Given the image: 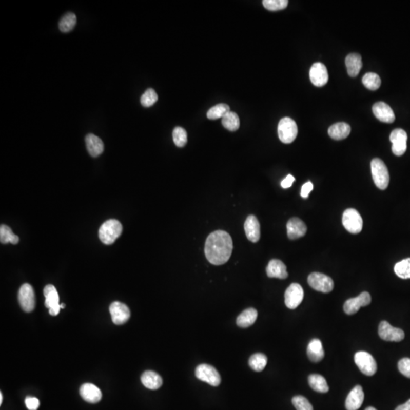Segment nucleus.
Returning a JSON list of instances; mask_svg holds the SVG:
<instances>
[{"instance_id":"15","label":"nucleus","mask_w":410,"mask_h":410,"mask_svg":"<svg viewBox=\"0 0 410 410\" xmlns=\"http://www.w3.org/2000/svg\"><path fill=\"white\" fill-rule=\"evenodd\" d=\"M112 321L116 325H122L127 322L130 318L131 313L126 304L120 302H112L110 306Z\"/></svg>"},{"instance_id":"22","label":"nucleus","mask_w":410,"mask_h":410,"mask_svg":"<svg viewBox=\"0 0 410 410\" xmlns=\"http://www.w3.org/2000/svg\"><path fill=\"white\" fill-rule=\"evenodd\" d=\"M267 276L270 278H278V279H286L288 277L286 266L285 265L283 261L278 259H273L270 261L267 265Z\"/></svg>"},{"instance_id":"11","label":"nucleus","mask_w":410,"mask_h":410,"mask_svg":"<svg viewBox=\"0 0 410 410\" xmlns=\"http://www.w3.org/2000/svg\"><path fill=\"white\" fill-rule=\"evenodd\" d=\"M378 335L385 341L400 342L404 339L405 334L403 330L393 327L387 321L380 323Z\"/></svg>"},{"instance_id":"32","label":"nucleus","mask_w":410,"mask_h":410,"mask_svg":"<svg viewBox=\"0 0 410 410\" xmlns=\"http://www.w3.org/2000/svg\"><path fill=\"white\" fill-rule=\"evenodd\" d=\"M0 241L2 243H12L13 245L18 244L19 238L18 236L13 233L10 227L6 225H1L0 227Z\"/></svg>"},{"instance_id":"3","label":"nucleus","mask_w":410,"mask_h":410,"mask_svg":"<svg viewBox=\"0 0 410 410\" xmlns=\"http://www.w3.org/2000/svg\"><path fill=\"white\" fill-rule=\"evenodd\" d=\"M371 169L375 186L380 189H386L390 182V175L384 161L379 158H375L372 161Z\"/></svg>"},{"instance_id":"23","label":"nucleus","mask_w":410,"mask_h":410,"mask_svg":"<svg viewBox=\"0 0 410 410\" xmlns=\"http://www.w3.org/2000/svg\"><path fill=\"white\" fill-rule=\"evenodd\" d=\"M87 150L93 158L100 156L104 152V145L103 141L93 134H88L85 138Z\"/></svg>"},{"instance_id":"20","label":"nucleus","mask_w":410,"mask_h":410,"mask_svg":"<svg viewBox=\"0 0 410 410\" xmlns=\"http://www.w3.org/2000/svg\"><path fill=\"white\" fill-rule=\"evenodd\" d=\"M287 235L290 240H297L304 237L307 232L306 225L299 218H294L286 225Z\"/></svg>"},{"instance_id":"19","label":"nucleus","mask_w":410,"mask_h":410,"mask_svg":"<svg viewBox=\"0 0 410 410\" xmlns=\"http://www.w3.org/2000/svg\"><path fill=\"white\" fill-rule=\"evenodd\" d=\"M365 399L362 387L360 385L356 386L346 397V408L347 410H358L362 406Z\"/></svg>"},{"instance_id":"4","label":"nucleus","mask_w":410,"mask_h":410,"mask_svg":"<svg viewBox=\"0 0 410 410\" xmlns=\"http://www.w3.org/2000/svg\"><path fill=\"white\" fill-rule=\"evenodd\" d=\"M280 140L284 144H290L294 142L298 134V127L292 119L285 117L281 119L278 128Z\"/></svg>"},{"instance_id":"13","label":"nucleus","mask_w":410,"mask_h":410,"mask_svg":"<svg viewBox=\"0 0 410 410\" xmlns=\"http://www.w3.org/2000/svg\"><path fill=\"white\" fill-rule=\"evenodd\" d=\"M44 294L46 299L45 306L49 308V313L51 316H57L60 313L61 306L56 287L53 285H47L44 288Z\"/></svg>"},{"instance_id":"46","label":"nucleus","mask_w":410,"mask_h":410,"mask_svg":"<svg viewBox=\"0 0 410 410\" xmlns=\"http://www.w3.org/2000/svg\"><path fill=\"white\" fill-rule=\"evenodd\" d=\"M3 394H2V393H0V404H2V403H3Z\"/></svg>"},{"instance_id":"41","label":"nucleus","mask_w":410,"mask_h":410,"mask_svg":"<svg viewBox=\"0 0 410 410\" xmlns=\"http://www.w3.org/2000/svg\"><path fill=\"white\" fill-rule=\"evenodd\" d=\"M398 369L402 375H404L406 378H410V359L409 358H403L398 362Z\"/></svg>"},{"instance_id":"44","label":"nucleus","mask_w":410,"mask_h":410,"mask_svg":"<svg viewBox=\"0 0 410 410\" xmlns=\"http://www.w3.org/2000/svg\"><path fill=\"white\" fill-rule=\"evenodd\" d=\"M295 181V178L292 175H288L283 181L281 182V186L283 188H288L292 186V183Z\"/></svg>"},{"instance_id":"21","label":"nucleus","mask_w":410,"mask_h":410,"mask_svg":"<svg viewBox=\"0 0 410 410\" xmlns=\"http://www.w3.org/2000/svg\"><path fill=\"white\" fill-rule=\"evenodd\" d=\"M80 395L85 401L90 403H98L102 399L101 391L91 383H86L81 387Z\"/></svg>"},{"instance_id":"25","label":"nucleus","mask_w":410,"mask_h":410,"mask_svg":"<svg viewBox=\"0 0 410 410\" xmlns=\"http://www.w3.org/2000/svg\"><path fill=\"white\" fill-rule=\"evenodd\" d=\"M142 384L150 390H158L162 386L163 379L158 373L153 371H146L141 378Z\"/></svg>"},{"instance_id":"7","label":"nucleus","mask_w":410,"mask_h":410,"mask_svg":"<svg viewBox=\"0 0 410 410\" xmlns=\"http://www.w3.org/2000/svg\"><path fill=\"white\" fill-rule=\"evenodd\" d=\"M355 362L364 375L373 376L377 372V363L373 356L365 351H359L354 356Z\"/></svg>"},{"instance_id":"37","label":"nucleus","mask_w":410,"mask_h":410,"mask_svg":"<svg viewBox=\"0 0 410 410\" xmlns=\"http://www.w3.org/2000/svg\"><path fill=\"white\" fill-rule=\"evenodd\" d=\"M174 143L179 148H183L187 143V132L182 127H175L172 131Z\"/></svg>"},{"instance_id":"39","label":"nucleus","mask_w":410,"mask_h":410,"mask_svg":"<svg viewBox=\"0 0 410 410\" xmlns=\"http://www.w3.org/2000/svg\"><path fill=\"white\" fill-rule=\"evenodd\" d=\"M158 96L154 90L148 88L141 97V104L143 107H150L158 101Z\"/></svg>"},{"instance_id":"48","label":"nucleus","mask_w":410,"mask_h":410,"mask_svg":"<svg viewBox=\"0 0 410 410\" xmlns=\"http://www.w3.org/2000/svg\"><path fill=\"white\" fill-rule=\"evenodd\" d=\"M60 306H61V308H64L65 307H66V305H65V304H61V305H60Z\"/></svg>"},{"instance_id":"8","label":"nucleus","mask_w":410,"mask_h":410,"mask_svg":"<svg viewBox=\"0 0 410 410\" xmlns=\"http://www.w3.org/2000/svg\"><path fill=\"white\" fill-rule=\"evenodd\" d=\"M342 221L345 229L350 233L358 234L362 231L363 221L360 213L355 209L349 208L345 210Z\"/></svg>"},{"instance_id":"5","label":"nucleus","mask_w":410,"mask_h":410,"mask_svg":"<svg viewBox=\"0 0 410 410\" xmlns=\"http://www.w3.org/2000/svg\"><path fill=\"white\" fill-rule=\"evenodd\" d=\"M198 379L207 383L213 387H218L221 382V375L214 367L207 364H201L196 368Z\"/></svg>"},{"instance_id":"18","label":"nucleus","mask_w":410,"mask_h":410,"mask_svg":"<svg viewBox=\"0 0 410 410\" xmlns=\"http://www.w3.org/2000/svg\"><path fill=\"white\" fill-rule=\"evenodd\" d=\"M244 228L247 238L249 241L257 243L260 240V224L256 216L254 215L248 216L245 221Z\"/></svg>"},{"instance_id":"12","label":"nucleus","mask_w":410,"mask_h":410,"mask_svg":"<svg viewBox=\"0 0 410 410\" xmlns=\"http://www.w3.org/2000/svg\"><path fill=\"white\" fill-rule=\"evenodd\" d=\"M407 134L401 129H394L390 135L392 143V151L396 156L404 154L407 148Z\"/></svg>"},{"instance_id":"17","label":"nucleus","mask_w":410,"mask_h":410,"mask_svg":"<svg viewBox=\"0 0 410 410\" xmlns=\"http://www.w3.org/2000/svg\"><path fill=\"white\" fill-rule=\"evenodd\" d=\"M373 111L375 116L381 122L392 123L395 121V115L392 107L384 102H378L374 104Z\"/></svg>"},{"instance_id":"27","label":"nucleus","mask_w":410,"mask_h":410,"mask_svg":"<svg viewBox=\"0 0 410 410\" xmlns=\"http://www.w3.org/2000/svg\"><path fill=\"white\" fill-rule=\"evenodd\" d=\"M346 66L348 75L356 77L359 75L362 67V57L358 53H350L346 58Z\"/></svg>"},{"instance_id":"47","label":"nucleus","mask_w":410,"mask_h":410,"mask_svg":"<svg viewBox=\"0 0 410 410\" xmlns=\"http://www.w3.org/2000/svg\"><path fill=\"white\" fill-rule=\"evenodd\" d=\"M365 410H377L375 408L373 407V406H369V407L366 408Z\"/></svg>"},{"instance_id":"42","label":"nucleus","mask_w":410,"mask_h":410,"mask_svg":"<svg viewBox=\"0 0 410 410\" xmlns=\"http://www.w3.org/2000/svg\"><path fill=\"white\" fill-rule=\"evenodd\" d=\"M25 405L29 410H37L40 406V401L37 398L28 397L25 399Z\"/></svg>"},{"instance_id":"29","label":"nucleus","mask_w":410,"mask_h":410,"mask_svg":"<svg viewBox=\"0 0 410 410\" xmlns=\"http://www.w3.org/2000/svg\"><path fill=\"white\" fill-rule=\"evenodd\" d=\"M308 384L310 387L318 393H327L329 392L328 384L322 375L313 374L308 376Z\"/></svg>"},{"instance_id":"10","label":"nucleus","mask_w":410,"mask_h":410,"mask_svg":"<svg viewBox=\"0 0 410 410\" xmlns=\"http://www.w3.org/2000/svg\"><path fill=\"white\" fill-rule=\"evenodd\" d=\"M285 304L289 309H295L302 303L304 291L299 283H292L285 292Z\"/></svg>"},{"instance_id":"9","label":"nucleus","mask_w":410,"mask_h":410,"mask_svg":"<svg viewBox=\"0 0 410 410\" xmlns=\"http://www.w3.org/2000/svg\"><path fill=\"white\" fill-rule=\"evenodd\" d=\"M18 299L20 306L26 313H31L35 308V294L31 285L25 283L21 286Z\"/></svg>"},{"instance_id":"38","label":"nucleus","mask_w":410,"mask_h":410,"mask_svg":"<svg viewBox=\"0 0 410 410\" xmlns=\"http://www.w3.org/2000/svg\"><path fill=\"white\" fill-rule=\"evenodd\" d=\"M263 6L266 9L272 12L283 10L288 6L287 0H264Z\"/></svg>"},{"instance_id":"28","label":"nucleus","mask_w":410,"mask_h":410,"mask_svg":"<svg viewBox=\"0 0 410 410\" xmlns=\"http://www.w3.org/2000/svg\"><path fill=\"white\" fill-rule=\"evenodd\" d=\"M258 318L257 310L253 308H247L243 311L237 319V324L239 327L246 328L255 324Z\"/></svg>"},{"instance_id":"2","label":"nucleus","mask_w":410,"mask_h":410,"mask_svg":"<svg viewBox=\"0 0 410 410\" xmlns=\"http://www.w3.org/2000/svg\"><path fill=\"white\" fill-rule=\"evenodd\" d=\"M123 226L116 220H109L106 221L99 229V238L103 243L111 245L121 236Z\"/></svg>"},{"instance_id":"16","label":"nucleus","mask_w":410,"mask_h":410,"mask_svg":"<svg viewBox=\"0 0 410 410\" xmlns=\"http://www.w3.org/2000/svg\"><path fill=\"white\" fill-rule=\"evenodd\" d=\"M309 76L311 83L316 87L324 86L328 82L327 68L321 63H316L313 65L310 69Z\"/></svg>"},{"instance_id":"45","label":"nucleus","mask_w":410,"mask_h":410,"mask_svg":"<svg viewBox=\"0 0 410 410\" xmlns=\"http://www.w3.org/2000/svg\"><path fill=\"white\" fill-rule=\"evenodd\" d=\"M395 410H410V399L404 404L399 406Z\"/></svg>"},{"instance_id":"36","label":"nucleus","mask_w":410,"mask_h":410,"mask_svg":"<svg viewBox=\"0 0 410 410\" xmlns=\"http://www.w3.org/2000/svg\"><path fill=\"white\" fill-rule=\"evenodd\" d=\"M362 83L368 89L375 91L381 86V80L379 75L373 72H368L362 77Z\"/></svg>"},{"instance_id":"30","label":"nucleus","mask_w":410,"mask_h":410,"mask_svg":"<svg viewBox=\"0 0 410 410\" xmlns=\"http://www.w3.org/2000/svg\"><path fill=\"white\" fill-rule=\"evenodd\" d=\"M77 23L76 15L72 12L66 14L58 23V28L63 33L70 32L75 28Z\"/></svg>"},{"instance_id":"34","label":"nucleus","mask_w":410,"mask_h":410,"mask_svg":"<svg viewBox=\"0 0 410 410\" xmlns=\"http://www.w3.org/2000/svg\"><path fill=\"white\" fill-rule=\"evenodd\" d=\"M394 272L401 279H410V258L397 263Z\"/></svg>"},{"instance_id":"40","label":"nucleus","mask_w":410,"mask_h":410,"mask_svg":"<svg viewBox=\"0 0 410 410\" xmlns=\"http://www.w3.org/2000/svg\"><path fill=\"white\" fill-rule=\"evenodd\" d=\"M292 404L297 410H313V405L302 396H296L292 398Z\"/></svg>"},{"instance_id":"43","label":"nucleus","mask_w":410,"mask_h":410,"mask_svg":"<svg viewBox=\"0 0 410 410\" xmlns=\"http://www.w3.org/2000/svg\"><path fill=\"white\" fill-rule=\"evenodd\" d=\"M313 183L311 182H307L306 183L303 185L302 187V190H301V196L304 199H306V198L308 197L309 196L310 192L313 190Z\"/></svg>"},{"instance_id":"35","label":"nucleus","mask_w":410,"mask_h":410,"mask_svg":"<svg viewBox=\"0 0 410 410\" xmlns=\"http://www.w3.org/2000/svg\"><path fill=\"white\" fill-rule=\"evenodd\" d=\"M230 111L229 107L227 104H220L210 108L207 113V117L209 120H215L218 119H222L226 114Z\"/></svg>"},{"instance_id":"24","label":"nucleus","mask_w":410,"mask_h":410,"mask_svg":"<svg viewBox=\"0 0 410 410\" xmlns=\"http://www.w3.org/2000/svg\"><path fill=\"white\" fill-rule=\"evenodd\" d=\"M307 355L313 362H319L324 359V350L322 343L318 339H313L307 347Z\"/></svg>"},{"instance_id":"31","label":"nucleus","mask_w":410,"mask_h":410,"mask_svg":"<svg viewBox=\"0 0 410 410\" xmlns=\"http://www.w3.org/2000/svg\"><path fill=\"white\" fill-rule=\"evenodd\" d=\"M222 124L225 129L231 131L238 130L240 126V118L236 112L229 111L222 118Z\"/></svg>"},{"instance_id":"1","label":"nucleus","mask_w":410,"mask_h":410,"mask_svg":"<svg viewBox=\"0 0 410 410\" xmlns=\"http://www.w3.org/2000/svg\"><path fill=\"white\" fill-rule=\"evenodd\" d=\"M232 248L233 244L230 235L225 231H215L206 240V258L210 264L221 265L229 261Z\"/></svg>"},{"instance_id":"14","label":"nucleus","mask_w":410,"mask_h":410,"mask_svg":"<svg viewBox=\"0 0 410 410\" xmlns=\"http://www.w3.org/2000/svg\"><path fill=\"white\" fill-rule=\"evenodd\" d=\"M372 302L371 295L368 292H363L356 298L348 299L343 305V310L349 316L356 314L361 307L367 306Z\"/></svg>"},{"instance_id":"33","label":"nucleus","mask_w":410,"mask_h":410,"mask_svg":"<svg viewBox=\"0 0 410 410\" xmlns=\"http://www.w3.org/2000/svg\"><path fill=\"white\" fill-rule=\"evenodd\" d=\"M267 356L263 354L252 355L248 360L250 367L256 372L263 371L267 365Z\"/></svg>"},{"instance_id":"26","label":"nucleus","mask_w":410,"mask_h":410,"mask_svg":"<svg viewBox=\"0 0 410 410\" xmlns=\"http://www.w3.org/2000/svg\"><path fill=\"white\" fill-rule=\"evenodd\" d=\"M350 126L347 123H338L329 128L328 134L331 139L340 141L346 139L350 134Z\"/></svg>"},{"instance_id":"6","label":"nucleus","mask_w":410,"mask_h":410,"mask_svg":"<svg viewBox=\"0 0 410 410\" xmlns=\"http://www.w3.org/2000/svg\"><path fill=\"white\" fill-rule=\"evenodd\" d=\"M308 283L315 290L324 294L331 292L335 287V283L330 277L318 272L311 273L308 276Z\"/></svg>"}]
</instances>
